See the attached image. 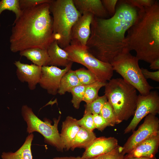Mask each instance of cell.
Instances as JSON below:
<instances>
[{
	"label": "cell",
	"mask_w": 159,
	"mask_h": 159,
	"mask_svg": "<svg viewBox=\"0 0 159 159\" xmlns=\"http://www.w3.org/2000/svg\"><path fill=\"white\" fill-rule=\"evenodd\" d=\"M115 14L107 19L94 16L87 42L88 51L100 60L110 63L127 48L125 35L137 16V8L125 0L118 1Z\"/></svg>",
	"instance_id": "obj_1"
},
{
	"label": "cell",
	"mask_w": 159,
	"mask_h": 159,
	"mask_svg": "<svg viewBox=\"0 0 159 159\" xmlns=\"http://www.w3.org/2000/svg\"><path fill=\"white\" fill-rule=\"evenodd\" d=\"M49 8V3H44L22 10L11 29L9 42L12 52L36 47L47 50L55 40Z\"/></svg>",
	"instance_id": "obj_2"
},
{
	"label": "cell",
	"mask_w": 159,
	"mask_h": 159,
	"mask_svg": "<svg viewBox=\"0 0 159 159\" xmlns=\"http://www.w3.org/2000/svg\"><path fill=\"white\" fill-rule=\"evenodd\" d=\"M127 48L134 50L139 59L150 63L159 58V3L139 9L127 31Z\"/></svg>",
	"instance_id": "obj_3"
},
{
	"label": "cell",
	"mask_w": 159,
	"mask_h": 159,
	"mask_svg": "<svg viewBox=\"0 0 159 159\" xmlns=\"http://www.w3.org/2000/svg\"><path fill=\"white\" fill-rule=\"evenodd\" d=\"M105 87V95L114 110L117 124L133 116L138 96L135 88L121 78L110 79Z\"/></svg>",
	"instance_id": "obj_4"
},
{
	"label": "cell",
	"mask_w": 159,
	"mask_h": 159,
	"mask_svg": "<svg viewBox=\"0 0 159 159\" xmlns=\"http://www.w3.org/2000/svg\"><path fill=\"white\" fill-rule=\"evenodd\" d=\"M49 4L53 16L54 38L64 49L70 45L72 28L82 14L76 8L73 0H52Z\"/></svg>",
	"instance_id": "obj_5"
},
{
	"label": "cell",
	"mask_w": 159,
	"mask_h": 159,
	"mask_svg": "<svg viewBox=\"0 0 159 159\" xmlns=\"http://www.w3.org/2000/svg\"><path fill=\"white\" fill-rule=\"evenodd\" d=\"M127 48L115 57L110 64L113 70L119 74L126 82L132 85L143 96L148 95L154 87L143 76L139 59L132 55Z\"/></svg>",
	"instance_id": "obj_6"
},
{
	"label": "cell",
	"mask_w": 159,
	"mask_h": 159,
	"mask_svg": "<svg viewBox=\"0 0 159 159\" xmlns=\"http://www.w3.org/2000/svg\"><path fill=\"white\" fill-rule=\"evenodd\" d=\"M21 115L27 124V132L29 134L38 132L44 137L45 142L55 147L57 150L62 152L64 147L60 135L58 125L60 116L54 120L53 125L47 120L43 121L34 113L32 109L26 105L22 106Z\"/></svg>",
	"instance_id": "obj_7"
},
{
	"label": "cell",
	"mask_w": 159,
	"mask_h": 159,
	"mask_svg": "<svg viewBox=\"0 0 159 159\" xmlns=\"http://www.w3.org/2000/svg\"><path fill=\"white\" fill-rule=\"evenodd\" d=\"M63 49L68 53L72 62L84 65L94 73L101 81L107 82L111 79L114 71L111 64L96 58L86 47L70 45Z\"/></svg>",
	"instance_id": "obj_8"
},
{
	"label": "cell",
	"mask_w": 159,
	"mask_h": 159,
	"mask_svg": "<svg viewBox=\"0 0 159 159\" xmlns=\"http://www.w3.org/2000/svg\"><path fill=\"white\" fill-rule=\"evenodd\" d=\"M159 112V95L158 91H150L147 95H138L133 117L124 130L125 134L134 130L140 122L149 114L156 115Z\"/></svg>",
	"instance_id": "obj_9"
},
{
	"label": "cell",
	"mask_w": 159,
	"mask_h": 159,
	"mask_svg": "<svg viewBox=\"0 0 159 159\" xmlns=\"http://www.w3.org/2000/svg\"><path fill=\"white\" fill-rule=\"evenodd\" d=\"M122 147L125 155L136 145L148 138L159 134V119L155 115L150 114L145 117L143 122L136 131L133 130Z\"/></svg>",
	"instance_id": "obj_10"
},
{
	"label": "cell",
	"mask_w": 159,
	"mask_h": 159,
	"mask_svg": "<svg viewBox=\"0 0 159 159\" xmlns=\"http://www.w3.org/2000/svg\"><path fill=\"white\" fill-rule=\"evenodd\" d=\"M73 63L62 69L52 66L42 67V74L39 83L40 87L49 94L57 95L62 77L71 69Z\"/></svg>",
	"instance_id": "obj_11"
},
{
	"label": "cell",
	"mask_w": 159,
	"mask_h": 159,
	"mask_svg": "<svg viewBox=\"0 0 159 159\" xmlns=\"http://www.w3.org/2000/svg\"><path fill=\"white\" fill-rule=\"evenodd\" d=\"M94 16L83 13L73 25L71 32L70 45L86 47L91 33L90 26Z\"/></svg>",
	"instance_id": "obj_12"
},
{
	"label": "cell",
	"mask_w": 159,
	"mask_h": 159,
	"mask_svg": "<svg viewBox=\"0 0 159 159\" xmlns=\"http://www.w3.org/2000/svg\"><path fill=\"white\" fill-rule=\"evenodd\" d=\"M16 74L18 80L22 82H26L29 89L34 90L39 84L42 74V67L35 64H29L15 61Z\"/></svg>",
	"instance_id": "obj_13"
},
{
	"label": "cell",
	"mask_w": 159,
	"mask_h": 159,
	"mask_svg": "<svg viewBox=\"0 0 159 159\" xmlns=\"http://www.w3.org/2000/svg\"><path fill=\"white\" fill-rule=\"evenodd\" d=\"M118 145V140L114 137H96L85 149L81 158L89 159L107 153L114 149Z\"/></svg>",
	"instance_id": "obj_14"
},
{
	"label": "cell",
	"mask_w": 159,
	"mask_h": 159,
	"mask_svg": "<svg viewBox=\"0 0 159 159\" xmlns=\"http://www.w3.org/2000/svg\"><path fill=\"white\" fill-rule=\"evenodd\" d=\"M159 147V134L153 136L136 145L124 157H142L153 158L155 157Z\"/></svg>",
	"instance_id": "obj_15"
},
{
	"label": "cell",
	"mask_w": 159,
	"mask_h": 159,
	"mask_svg": "<svg viewBox=\"0 0 159 159\" xmlns=\"http://www.w3.org/2000/svg\"><path fill=\"white\" fill-rule=\"evenodd\" d=\"M77 10L82 15L85 12L92 14L96 17L107 19L110 16L100 0H73Z\"/></svg>",
	"instance_id": "obj_16"
},
{
	"label": "cell",
	"mask_w": 159,
	"mask_h": 159,
	"mask_svg": "<svg viewBox=\"0 0 159 159\" xmlns=\"http://www.w3.org/2000/svg\"><path fill=\"white\" fill-rule=\"evenodd\" d=\"M77 120L72 117L68 116L62 122L60 135L64 148L66 150L71 148L73 141L80 128Z\"/></svg>",
	"instance_id": "obj_17"
},
{
	"label": "cell",
	"mask_w": 159,
	"mask_h": 159,
	"mask_svg": "<svg viewBox=\"0 0 159 159\" xmlns=\"http://www.w3.org/2000/svg\"><path fill=\"white\" fill-rule=\"evenodd\" d=\"M47 50L49 58L48 66L65 67L72 62L67 52L59 46L56 40L50 44Z\"/></svg>",
	"instance_id": "obj_18"
},
{
	"label": "cell",
	"mask_w": 159,
	"mask_h": 159,
	"mask_svg": "<svg viewBox=\"0 0 159 159\" xmlns=\"http://www.w3.org/2000/svg\"><path fill=\"white\" fill-rule=\"evenodd\" d=\"M21 56H24L37 65L43 67L48 66L49 58L47 50L36 47L27 49L19 52Z\"/></svg>",
	"instance_id": "obj_19"
},
{
	"label": "cell",
	"mask_w": 159,
	"mask_h": 159,
	"mask_svg": "<svg viewBox=\"0 0 159 159\" xmlns=\"http://www.w3.org/2000/svg\"><path fill=\"white\" fill-rule=\"evenodd\" d=\"M34 136L32 133L26 138L22 146L15 152H3L2 159H32L31 146Z\"/></svg>",
	"instance_id": "obj_20"
},
{
	"label": "cell",
	"mask_w": 159,
	"mask_h": 159,
	"mask_svg": "<svg viewBox=\"0 0 159 159\" xmlns=\"http://www.w3.org/2000/svg\"><path fill=\"white\" fill-rule=\"evenodd\" d=\"M96 138L93 131L80 127L73 141L71 149L73 151L75 148H84L85 150Z\"/></svg>",
	"instance_id": "obj_21"
},
{
	"label": "cell",
	"mask_w": 159,
	"mask_h": 159,
	"mask_svg": "<svg viewBox=\"0 0 159 159\" xmlns=\"http://www.w3.org/2000/svg\"><path fill=\"white\" fill-rule=\"evenodd\" d=\"M82 85L76 75L74 70L71 69L66 72L61 80L57 93L60 95L69 92L72 88Z\"/></svg>",
	"instance_id": "obj_22"
},
{
	"label": "cell",
	"mask_w": 159,
	"mask_h": 159,
	"mask_svg": "<svg viewBox=\"0 0 159 159\" xmlns=\"http://www.w3.org/2000/svg\"><path fill=\"white\" fill-rule=\"evenodd\" d=\"M107 82L98 81L87 85L83 101L87 104L95 100L99 97L98 93L99 90L102 87H105Z\"/></svg>",
	"instance_id": "obj_23"
},
{
	"label": "cell",
	"mask_w": 159,
	"mask_h": 159,
	"mask_svg": "<svg viewBox=\"0 0 159 159\" xmlns=\"http://www.w3.org/2000/svg\"><path fill=\"white\" fill-rule=\"evenodd\" d=\"M74 71L82 85H87L102 81L92 72L85 68H81Z\"/></svg>",
	"instance_id": "obj_24"
},
{
	"label": "cell",
	"mask_w": 159,
	"mask_h": 159,
	"mask_svg": "<svg viewBox=\"0 0 159 159\" xmlns=\"http://www.w3.org/2000/svg\"><path fill=\"white\" fill-rule=\"evenodd\" d=\"M107 101V98L105 95L99 96L91 102L85 105L84 114H99L103 106Z\"/></svg>",
	"instance_id": "obj_25"
},
{
	"label": "cell",
	"mask_w": 159,
	"mask_h": 159,
	"mask_svg": "<svg viewBox=\"0 0 159 159\" xmlns=\"http://www.w3.org/2000/svg\"><path fill=\"white\" fill-rule=\"evenodd\" d=\"M5 10L13 12L16 15L15 19L18 18L22 12L19 6V0H0V15L2 12Z\"/></svg>",
	"instance_id": "obj_26"
},
{
	"label": "cell",
	"mask_w": 159,
	"mask_h": 159,
	"mask_svg": "<svg viewBox=\"0 0 159 159\" xmlns=\"http://www.w3.org/2000/svg\"><path fill=\"white\" fill-rule=\"evenodd\" d=\"M99 115L110 123L111 126L117 124L114 110L108 101L103 106Z\"/></svg>",
	"instance_id": "obj_27"
},
{
	"label": "cell",
	"mask_w": 159,
	"mask_h": 159,
	"mask_svg": "<svg viewBox=\"0 0 159 159\" xmlns=\"http://www.w3.org/2000/svg\"><path fill=\"white\" fill-rule=\"evenodd\" d=\"M87 85H80L74 87L71 89L69 92L72 95L71 102L74 107L78 109L81 102L83 101L85 90Z\"/></svg>",
	"instance_id": "obj_28"
},
{
	"label": "cell",
	"mask_w": 159,
	"mask_h": 159,
	"mask_svg": "<svg viewBox=\"0 0 159 159\" xmlns=\"http://www.w3.org/2000/svg\"><path fill=\"white\" fill-rule=\"evenodd\" d=\"M125 155L123 152L122 147L118 145L115 148L109 153L87 159H124Z\"/></svg>",
	"instance_id": "obj_29"
},
{
	"label": "cell",
	"mask_w": 159,
	"mask_h": 159,
	"mask_svg": "<svg viewBox=\"0 0 159 159\" xmlns=\"http://www.w3.org/2000/svg\"><path fill=\"white\" fill-rule=\"evenodd\" d=\"M77 123L80 127L91 131H93L95 129L93 118V115L91 114H84L82 118L77 120Z\"/></svg>",
	"instance_id": "obj_30"
},
{
	"label": "cell",
	"mask_w": 159,
	"mask_h": 159,
	"mask_svg": "<svg viewBox=\"0 0 159 159\" xmlns=\"http://www.w3.org/2000/svg\"><path fill=\"white\" fill-rule=\"evenodd\" d=\"M52 1V0H19V2L20 8L22 11L43 3H50Z\"/></svg>",
	"instance_id": "obj_31"
},
{
	"label": "cell",
	"mask_w": 159,
	"mask_h": 159,
	"mask_svg": "<svg viewBox=\"0 0 159 159\" xmlns=\"http://www.w3.org/2000/svg\"><path fill=\"white\" fill-rule=\"evenodd\" d=\"M127 3L139 9L151 6L155 3V0H125Z\"/></svg>",
	"instance_id": "obj_32"
},
{
	"label": "cell",
	"mask_w": 159,
	"mask_h": 159,
	"mask_svg": "<svg viewBox=\"0 0 159 159\" xmlns=\"http://www.w3.org/2000/svg\"><path fill=\"white\" fill-rule=\"evenodd\" d=\"M93 118L95 128L101 131L107 127L111 126L110 123L99 114L93 115Z\"/></svg>",
	"instance_id": "obj_33"
},
{
	"label": "cell",
	"mask_w": 159,
	"mask_h": 159,
	"mask_svg": "<svg viewBox=\"0 0 159 159\" xmlns=\"http://www.w3.org/2000/svg\"><path fill=\"white\" fill-rule=\"evenodd\" d=\"M102 3L111 17L113 16L116 11V6L118 1L117 0H102Z\"/></svg>",
	"instance_id": "obj_34"
},
{
	"label": "cell",
	"mask_w": 159,
	"mask_h": 159,
	"mask_svg": "<svg viewBox=\"0 0 159 159\" xmlns=\"http://www.w3.org/2000/svg\"><path fill=\"white\" fill-rule=\"evenodd\" d=\"M141 70L143 76L146 80L150 79L155 81L159 82V70L155 72H150L143 68H141Z\"/></svg>",
	"instance_id": "obj_35"
},
{
	"label": "cell",
	"mask_w": 159,
	"mask_h": 159,
	"mask_svg": "<svg viewBox=\"0 0 159 159\" xmlns=\"http://www.w3.org/2000/svg\"><path fill=\"white\" fill-rule=\"evenodd\" d=\"M150 69L153 70H159V58L152 61L150 63Z\"/></svg>",
	"instance_id": "obj_36"
},
{
	"label": "cell",
	"mask_w": 159,
	"mask_h": 159,
	"mask_svg": "<svg viewBox=\"0 0 159 159\" xmlns=\"http://www.w3.org/2000/svg\"><path fill=\"white\" fill-rule=\"evenodd\" d=\"M53 159H82L81 157L78 156L77 157L70 156L65 157H56L54 158Z\"/></svg>",
	"instance_id": "obj_37"
},
{
	"label": "cell",
	"mask_w": 159,
	"mask_h": 159,
	"mask_svg": "<svg viewBox=\"0 0 159 159\" xmlns=\"http://www.w3.org/2000/svg\"><path fill=\"white\" fill-rule=\"evenodd\" d=\"M124 159H157L156 157L153 158H148L142 157H124Z\"/></svg>",
	"instance_id": "obj_38"
}]
</instances>
